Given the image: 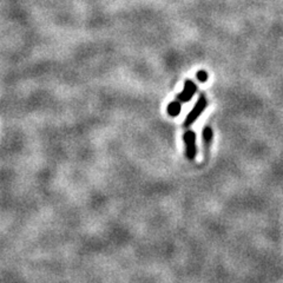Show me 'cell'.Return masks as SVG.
Listing matches in <instances>:
<instances>
[{"instance_id": "cell-1", "label": "cell", "mask_w": 283, "mask_h": 283, "mask_svg": "<svg viewBox=\"0 0 283 283\" xmlns=\"http://www.w3.org/2000/svg\"><path fill=\"white\" fill-rule=\"evenodd\" d=\"M205 107H206V99L204 96H201L196 103V105L194 106V109L190 111L188 116H186V118L184 121V126L188 127L191 124H194L195 121H196L199 116H201V114L204 111Z\"/></svg>"}, {"instance_id": "cell-2", "label": "cell", "mask_w": 283, "mask_h": 283, "mask_svg": "<svg viewBox=\"0 0 283 283\" xmlns=\"http://www.w3.org/2000/svg\"><path fill=\"white\" fill-rule=\"evenodd\" d=\"M184 144H185V153L186 157H188L190 161H193L196 157V136H195V133L193 130H188L184 134Z\"/></svg>"}, {"instance_id": "cell-3", "label": "cell", "mask_w": 283, "mask_h": 283, "mask_svg": "<svg viewBox=\"0 0 283 283\" xmlns=\"http://www.w3.org/2000/svg\"><path fill=\"white\" fill-rule=\"evenodd\" d=\"M196 85L194 84L191 81H186L185 82V85H184V89H183V91L179 95H177V101L179 103H186L189 102L191 98L194 97L195 92H196Z\"/></svg>"}, {"instance_id": "cell-4", "label": "cell", "mask_w": 283, "mask_h": 283, "mask_svg": "<svg viewBox=\"0 0 283 283\" xmlns=\"http://www.w3.org/2000/svg\"><path fill=\"white\" fill-rule=\"evenodd\" d=\"M211 141H213V130H211L210 126H205L204 130H203V142H204V147L206 151L209 150Z\"/></svg>"}, {"instance_id": "cell-5", "label": "cell", "mask_w": 283, "mask_h": 283, "mask_svg": "<svg viewBox=\"0 0 283 283\" xmlns=\"http://www.w3.org/2000/svg\"><path fill=\"white\" fill-rule=\"evenodd\" d=\"M168 112L170 116H174V117L175 116H177L179 112H181V103L178 101L171 103L168 107Z\"/></svg>"}, {"instance_id": "cell-6", "label": "cell", "mask_w": 283, "mask_h": 283, "mask_svg": "<svg viewBox=\"0 0 283 283\" xmlns=\"http://www.w3.org/2000/svg\"><path fill=\"white\" fill-rule=\"evenodd\" d=\"M197 79L202 83L206 82V79H208V73H206L205 71H199V72H197Z\"/></svg>"}]
</instances>
